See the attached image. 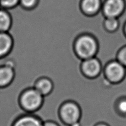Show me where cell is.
<instances>
[{"label": "cell", "mask_w": 126, "mask_h": 126, "mask_svg": "<svg viewBox=\"0 0 126 126\" xmlns=\"http://www.w3.org/2000/svg\"><path fill=\"white\" fill-rule=\"evenodd\" d=\"M44 101V96L34 87L23 91L19 97V103L22 109L28 113H32L40 110Z\"/></svg>", "instance_id": "1"}, {"label": "cell", "mask_w": 126, "mask_h": 126, "mask_svg": "<svg viewBox=\"0 0 126 126\" xmlns=\"http://www.w3.org/2000/svg\"><path fill=\"white\" fill-rule=\"evenodd\" d=\"M97 49L96 42L92 37L88 35L79 37L74 43V50L76 55L84 60L92 58Z\"/></svg>", "instance_id": "2"}, {"label": "cell", "mask_w": 126, "mask_h": 126, "mask_svg": "<svg viewBox=\"0 0 126 126\" xmlns=\"http://www.w3.org/2000/svg\"><path fill=\"white\" fill-rule=\"evenodd\" d=\"M58 112L61 121L69 126L79 122L81 118V109L77 103L72 101H67L62 103Z\"/></svg>", "instance_id": "3"}, {"label": "cell", "mask_w": 126, "mask_h": 126, "mask_svg": "<svg viewBox=\"0 0 126 126\" xmlns=\"http://www.w3.org/2000/svg\"><path fill=\"white\" fill-rule=\"evenodd\" d=\"M126 69L125 66L119 61H113L108 63L105 69V75L110 81L117 83L125 77Z\"/></svg>", "instance_id": "4"}, {"label": "cell", "mask_w": 126, "mask_h": 126, "mask_svg": "<svg viewBox=\"0 0 126 126\" xmlns=\"http://www.w3.org/2000/svg\"><path fill=\"white\" fill-rule=\"evenodd\" d=\"M101 69L98 60L94 58L84 60L81 64V70L86 76L93 78L97 76Z\"/></svg>", "instance_id": "5"}, {"label": "cell", "mask_w": 126, "mask_h": 126, "mask_svg": "<svg viewBox=\"0 0 126 126\" xmlns=\"http://www.w3.org/2000/svg\"><path fill=\"white\" fill-rule=\"evenodd\" d=\"M15 77L13 65L6 63L0 66V88H6L14 81Z\"/></svg>", "instance_id": "6"}, {"label": "cell", "mask_w": 126, "mask_h": 126, "mask_svg": "<svg viewBox=\"0 0 126 126\" xmlns=\"http://www.w3.org/2000/svg\"><path fill=\"white\" fill-rule=\"evenodd\" d=\"M125 3L123 0H107L104 5L103 10L107 17H116L123 12Z\"/></svg>", "instance_id": "7"}, {"label": "cell", "mask_w": 126, "mask_h": 126, "mask_svg": "<svg viewBox=\"0 0 126 126\" xmlns=\"http://www.w3.org/2000/svg\"><path fill=\"white\" fill-rule=\"evenodd\" d=\"M14 46V40L9 32H0V58L11 52Z\"/></svg>", "instance_id": "8"}, {"label": "cell", "mask_w": 126, "mask_h": 126, "mask_svg": "<svg viewBox=\"0 0 126 126\" xmlns=\"http://www.w3.org/2000/svg\"><path fill=\"white\" fill-rule=\"evenodd\" d=\"M43 122L38 117L28 113L17 118L12 126H43Z\"/></svg>", "instance_id": "9"}, {"label": "cell", "mask_w": 126, "mask_h": 126, "mask_svg": "<svg viewBox=\"0 0 126 126\" xmlns=\"http://www.w3.org/2000/svg\"><path fill=\"white\" fill-rule=\"evenodd\" d=\"M33 87L43 96L50 94L53 90L54 85L51 79L46 77H40L34 82Z\"/></svg>", "instance_id": "10"}, {"label": "cell", "mask_w": 126, "mask_h": 126, "mask_svg": "<svg viewBox=\"0 0 126 126\" xmlns=\"http://www.w3.org/2000/svg\"><path fill=\"white\" fill-rule=\"evenodd\" d=\"M12 24V17L9 11L0 8V32H9Z\"/></svg>", "instance_id": "11"}, {"label": "cell", "mask_w": 126, "mask_h": 126, "mask_svg": "<svg viewBox=\"0 0 126 126\" xmlns=\"http://www.w3.org/2000/svg\"><path fill=\"white\" fill-rule=\"evenodd\" d=\"M81 7L84 14L93 15L99 10L100 0H82Z\"/></svg>", "instance_id": "12"}, {"label": "cell", "mask_w": 126, "mask_h": 126, "mask_svg": "<svg viewBox=\"0 0 126 126\" xmlns=\"http://www.w3.org/2000/svg\"><path fill=\"white\" fill-rule=\"evenodd\" d=\"M40 0H19V5L26 11H32L37 7Z\"/></svg>", "instance_id": "13"}, {"label": "cell", "mask_w": 126, "mask_h": 126, "mask_svg": "<svg viewBox=\"0 0 126 126\" xmlns=\"http://www.w3.org/2000/svg\"><path fill=\"white\" fill-rule=\"evenodd\" d=\"M19 0H0V8L10 10L19 6Z\"/></svg>", "instance_id": "14"}, {"label": "cell", "mask_w": 126, "mask_h": 126, "mask_svg": "<svg viewBox=\"0 0 126 126\" xmlns=\"http://www.w3.org/2000/svg\"><path fill=\"white\" fill-rule=\"evenodd\" d=\"M105 26L108 31H115L118 26V21L116 18L107 17L105 22Z\"/></svg>", "instance_id": "15"}, {"label": "cell", "mask_w": 126, "mask_h": 126, "mask_svg": "<svg viewBox=\"0 0 126 126\" xmlns=\"http://www.w3.org/2000/svg\"><path fill=\"white\" fill-rule=\"evenodd\" d=\"M118 61L123 66H126V47L122 49L118 55Z\"/></svg>", "instance_id": "16"}, {"label": "cell", "mask_w": 126, "mask_h": 126, "mask_svg": "<svg viewBox=\"0 0 126 126\" xmlns=\"http://www.w3.org/2000/svg\"><path fill=\"white\" fill-rule=\"evenodd\" d=\"M118 108L121 113L126 114V99L122 100L118 105Z\"/></svg>", "instance_id": "17"}, {"label": "cell", "mask_w": 126, "mask_h": 126, "mask_svg": "<svg viewBox=\"0 0 126 126\" xmlns=\"http://www.w3.org/2000/svg\"><path fill=\"white\" fill-rule=\"evenodd\" d=\"M43 126H60V125L54 121H47L43 122Z\"/></svg>", "instance_id": "18"}, {"label": "cell", "mask_w": 126, "mask_h": 126, "mask_svg": "<svg viewBox=\"0 0 126 126\" xmlns=\"http://www.w3.org/2000/svg\"><path fill=\"white\" fill-rule=\"evenodd\" d=\"M71 126H80V125H79V123L78 122V123H76L74 124V125H72Z\"/></svg>", "instance_id": "19"}, {"label": "cell", "mask_w": 126, "mask_h": 126, "mask_svg": "<svg viewBox=\"0 0 126 126\" xmlns=\"http://www.w3.org/2000/svg\"><path fill=\"white\" fill-rule=\"evenodd\" d=\"M96 126H108L105 125V124H99V125H97Z\"/></svg>", "instance_id": "20"}, {"label": "cell", "mask_w": 126, "mask_h": 126, "mask_svg": "<svg viewBox=\"0 0 126 126\" xmlns=\"http://www.w3.org/2000/svg\"></svg>", "instance_id": "21"}]
</instances>
